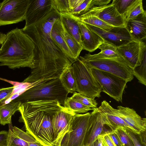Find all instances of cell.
Masks as SVG:
<instances>
[{
    "mask_svg": "<svg viewBox=\"0 0 146 146\" xmlns=\"http://www.w3.org/2000/svg\"><path fill=\"white\" fill-rule=\"evenodd\" d=\"M60 17L59 13L53 9L42 19L22 29L35 46L31 73L22 82H44L59 78L72 64L51 36L52 26Z\"/></svg>",
    "mask_w": 146,
    "mask_h": 146,
    "instance_id": "obj_1",
    "label": "cell"
},
{
    "mask_svg": "<svg viewBox=\"0 0 146 146\" xmlns=\"http://www.w3.org/2000/svg\"><path fill=\"white\" fill-rule=\"evenodd\" d=\"M63 106L55 100H40L21 104L19 120L26 132L42 146H54L52 126L53 117Z\"/></svg>",
    "mask_w": 146,
    "mask_h": 146,
    "instance_id": "obj_2",
    "label": "cell"
},
{
    "mask_svg": "<svg viewBox=\"0 0 146 146\" xmlns=\"http://www.w3.org/2000/svg\"><path fill=\"white\" fill-rule=\"evenodd\" d=\"M34 45L31 39L18 28L6 34L0 48V66L13 69L25 67L32 68Z\"/></svg>",
    "mask_w": 146,
    "mask_h": 146,
    "instance_id": "obj_3",
    "label": "cell"
},
{
    "mask_svg": "<svg viewBox=\"0 0 146 146\" xmlns=\"http://www.w3.org/2000/svg\"><path fill=\"white\" fill-rule=\"evenodd\" d=\"M68 93L59 78L32 87L13 100L21 104L40 100H55L64 106Z\"/></svg>",
    "mask_w": 146,
    "mask_h": 146,
    "instance_id": "obj_4",
    "label": "cell"
},
{
    "mask_svg": "<svg viewBox=\"0 0 146 146\" xmlns=\"http://www.w3.org/2000/svg\"><path fill=\"white\" fill-rule=\"evenodd\" d=\"M72 66L76 80V91L89 98L100 97L102 88L93 76L91 68L79 58Z\"/></svg>",
    "mask_w": 146,
    "mask_h": 146,
    "instance_id": "obj_5",
    "label": "cell"
},
{
    "mask_svg": "<svg viewBox=\"0 0 146 146\" xmlns=\"http://www.w3.org/2000/svg\"><path fill=\"white\" fill-rule=\"evenodd\" d=\"M79 59L90 68L96 69L115 75L128 82L133 78L132 69L121 57L117 59L91 58L85 55L79 56Z\"/></svg>",
    "mask_w": 146,
    "mask_h": 146,
    "instance_id": "obj_6",
    "label": "cell"
},
{
    "mask_svg": "<svg viewBox=\"0 0 146 146\" xmlns=\"http://www.w3.org/2000/svg\"><path fill=\"white\" fill-rule=\"evenodd\" d=\"M90 113H76L72 119L69 131L64 136L60 146H84Z\"/></svg>",
    "mask_w": 146,
    "mask_h": 146,
    "instance_id": "obj_7",
    "label": "cell"
},
{
    "mask_svg": "<svg viewBox=\"0 0 146 146\" xmlns=\"http://www.w3.org/2000/svg\"><path fill=\"white\" fill-rule=\"evenodd\" d=\"M93 75L101 86L102 92L117 102H122L126 84V80L115 75L91 68Z\"/></svg>",
    "mask_w": 146,
    "mask_h": 146,
    "instance_id": "obj_8",
    "label": "cell"
},
{
    "mask_svg": "<svg viewBox=\"0 0 146 146\" xmlns=\"http://www.w3.org/2000/svg\"><path fill=\"white\" fill-rule=\"evenodd\" d=\"M29 0H4L0 3V26L25 20Z\"/></svg>",
    "mask_w": 146,
    "mask_h": 146,
    "instance_id": "obj_9",
    "label": "cell"
},
{
    "mask_svg": "<svg viewBox=\"0 0 146 146\" xmlns=\"http://www.w3.org/2000/svg\"><path fill=\"white\" fill-rule=\"evenodd\" d=\"M146 49L145 42L137 40L117 48L119 55L132 69L141 64Z\"/></svg>",
    "mask_w": 146,
    "mask_h": 146,
    "instance_id": "obj_10",
    "label": "cell"
},
{
    "mask_svg": "<svg viewBox=\"0 0 146 146\" xmlns=\"http://www.w3.org/2000/svg\"><path fill=\"white\" fill-rule=\"evenodd\" d=\"M85 24L99 35L103 39L104 43L112 45L116 48L135 40L126 27H115L111 31H107L89 25Z\"/></svg>",
    "mask_w": 146,
    "mask_h": 146,
    "instance_id": "obj_11",
    "label": "cell"
},
{
    "mask_svg": "<svg viewBox=\"0 0 146 146\" xmlns=\"http://www.w3.org/2000/svg\"><path fill=\"white\" fill-rule=\"evenodd\" d=\"M76 114L63 106L57 111L54 115L52 120V126L54 146H60L62 139L69 131L70 122Z\"/></svg>",
    "mask_w": 146,
    "mask_h": 146,
    "instance_id": "obj_12",
    "label": "cell"
},
{
    "mask_svg": "<svg viewBox=\"0 0 146 146\" xmlns=\"http://www.w3.org/2000/svg\"><path fill=\"white\" fill-rule=\"evenodd\" d=\"M92 111L90 113L84 146H87L89 144L99 135H103L111 131L106 130L104 127L107 125L104 113L97 108H93Z\"/></svg>",
    "mask_w": 146,
    "mask_h": 146,
    "instance_id": "obj_13",
    "label": "cell"
},
{
    "mask_svg": "<svg viewBox=\"0 0 146 146\" xmlns=\"http://www.w3.org/2000/svg\"><path fill=\"white\" fill-rule=\"evenodd\" d=\"M83 15L94 16L113 27H126V22L123 16L119 13L112 3L92 9Z\"/></svg>",
    "mask_w": 146,
    "mask_h": 146,
    "instance_id": "obj_14",
    "label": "cell"
},
{
    "mask_svg": "<svg viewBox=\"0 0 146 146\" xmlns=\"http://www.w3.org/2000/svg\"><path fill=\"white\" fill-rule=\"evenodd\" d=\"M53 9L52 0H29L25 13V26L42 19Z\"/></svg>",
    "mask_w": 146,
    "mask_h": 146,
    "instance_id": "obj_15",
    "label": "cell"
},
{
    "mask_svg": "<svg viewBox=\"0 0 146 146\" xmlns=\"http://www.w3.org/2000/svg\"><path fill=\"white\" fill-rule=\"evenodd\" d=\"M117 111L119 116L136 134L146 131V119L142 118L133 109L127 107L118 106Z\"/></svg>",
    "mask_w": 146,
    "mask_h": 146,
    "instance_id": "obj_16",
    "label": "cell"
},
{
    "mask_svg": "<svg viewBox=\"0 0 146 146\" xmlns=\"http://www.w3.org/2000/svg\"><path fill=\"white\" fill-rule=\"evenodd\" d=\"M76 17L81 32V45L83 50L92 52L104 43L103 39L89 29L77 16Z\"/></svg>",
    "mask_w": 146,
    "mask_h": 146,
    "instance_id": "obj_17",
    "label": "cell"
},
{
    "mask_svg": "<svg viewBox=\"0 0 146 146\" xmlns=\"http://www.w3.org/2000/svg\"><path fill=\"white\" fill-rule=\"evenodd\" d=\"M98 108L105 114L107 125L112 131L118 127H121L130 130L136 134L134 130L119 116L117 109L112 107L106 101H102Z\"/></svg>",
    "mask_w": 146,
    "mask_h": 146,
    "instance_id": "obj_18",
    "label": "cell"
},
{
    "mask_svg": "<svg viewBox=\"0 0 146 146\" xmlns=\"http://www.w3.org/2000/svg\"><path fill=\"white\" fill-rule=\"evenodd\" d=\"M126 28L134 40L143 41L146 38V12L126 22Z\"/></svg>",
    "mask_w": 146,
    "mask_h": 146,
    "instance_id": "obj_19",
    "label": "cell"
},
{
    "mask_svg": "<svg viewBox=\"0 0 146 146\" xmlns=\"http://www.w3.org/2000/svg\"><path fill=\"white\" fill-rule=\"evenodd\" d=\"M62 22L60 17L54 22L51 32V37L55 43L72 64L76 60L70 50L61 33Z\"/></svg>",
    "mask_w": 146,
    "mask_h": 146,
    "instance_id": "obj_20",
    "label": "cell"
},
{
    "mask_svg": "<svg viewBox=\"0 0 146 146\" xmlns=\"http://www.w3.org/2000/svg\"><path fill=\"white\" fill-rule=\"evenodd\" d=\"M59 13L60 19L67 32L81 44V32L76 16L70 13Z\"/></svg>",
    "mask_w": 146,
    "mask_h": 146,
    "instance_id": "obj_21",
    "label": "cell"
},
{
    "mask_svg": "<svg viewBox=\"0 0 146 146\" xmlns=\"http://www.w3.org/2000/svg\"><path fill=\"white\" fill-rule=\"evenodd\" d=\"M8 146H28L31 135L9 124Z\"/></svg>",
    "mask_w": 146,
    "mask_h": 146,
    "instance_id": "obj_22",
    "label": "cell"
},
{
    "mask_svg": "<svg viewBox=\"0 0 146 146\" xmlns=\"http://www.w3.org/2000/svg\"><path fill=\"white\" fill-rule=\"evenodd\" d=\"M21 103L19 101L12 100L8 104L0 106V123L4 125L12 124V116L19 111Z\"/></svg>",
    "mask_w": 146,
    "mask_h": 146,
    "instance_id": "obj_23",
    "label": "cell"
},
{
    "mask_svg": "<svg viewBox=\"0 0 146 146\" xmlns=\"http://www.w3.org/2000/svg\"><path fill=\"white\" fill-rule=\"evenodd\" d=\"M98 48L101 50L99 53L94 54H91L89 53L84 55L90 58L93 59H117L121 57L118 53L117 48L110 44L104 43L100 45Z\"/></svg>",
    "mask_w": 146,
    "mask_h": 146,
    "instance_id": "obj_24",
    "label": "cell"
},
{
    "mask_svg": "<svg viewBox=\"0 0 146 146\" xmlns=\"http://www.w3.org/2000/svg\"><path fill=\"white\" fill-rule=\"evenodd\" d=\"M59 78L62 85L69 93H74L76 92V80L72 66L63 71Z\"/></svg>",
    "mask_w": 146,
    "mask_h": 146,
    "instance_id": "obj_25",
    "label": "cell"
},
{
    "mask_svg": "<svg viewBox=\"0 0 146 146\" xmlns=\"http://www.w3.org/2000/svg\"><path fill=\"white\" fill-rule=\"evenodd\" d=\"M61 33L68 46L77 60L83 50L82 45L68 33L62 23Z\"/></svg>",
    "mask_w": 146,
    "mask_h": 146,
    "instance_id": "obj_26",
    "label": "cell"
},
{
    "mask_svg": "<svg viewBox=\"0 0 146 146\" xmlns=\"http://www.w3.org/2000/svg\"><path fill=\"white\" fill-rule=\"evenodd\" d=\"M91 0H68L69 13L77 17L87 12Z\"/></svg>",
    "mask_w": 146,
    "mask_h": 146,
    "instance_id": "obj_27",
    "label": "cell"
},
{
    "mask_svg": "<svg viewBox=\"0 0 146 146\" xmlns=\"http://www.w3.org/2000/svg\"><path fill=\"white\" fill-rule=\"evenodd\" d=\"M81 21L107 31H110L115 27L111 26L100 19L91 15H83L78 17Z\"/></svg>",
    "mask_w": 146,
    "mask_h": 146,
    "instance_id": "obj_28",
    "label": "cell"
},
{
    "mask_svg": "<svg viewBox=\"0 0 146 146\" xmlns=\"http://www.w3.org/2000/svg\"><path fill=\"white\" fill-rule=\"evenodd\" d=\"M146 11L144 10L142 0H135L123 15L125 22L136 17Z\"/></svg>",
    "mask_w": 146,
    "mask_h": 146,
    "instance_id": "obj_29",
    "label": "cell"
},
{
    "mask_svg": "<svg viewBox=\"0 0 146 146\" xmlns=\"http://www.w3.org/2000/svg\"><path fill=\"white\" fill-rule=\"evenodd\" d=\"M64 107L77 114L86 113L93 110V108L86 106L71 97H67Z\"/></svg>",
    "mask_w": 146,
    "mask_h": 146,
    "instance_id": "obj_30",
    "label": "cell"
},
{
    "mask_svg": "<svg viewBox=\"0 0 146 146\" xmlns=\"http://www.w3.org/2000/svg\"><path fill=\"white\" fill-rule=\"evenodd\" d=\"M133 76L139 82L145 86L146 85V53L141 64L132 69Z\"/></svg>",
    "mask_w": 146,
    "mask_h": 146,
    "instance_id": "obj_31",
    "label": "cell"
},
{
    "mask_svg": "<svg viewBox=\"0 0 146 146\" xmlns=\"http://www.w3.org/2000/svg\"><path fill=\"white\" fill-rule=\"evenodd\" d=\"M71 98L89 108H97L98 103L95 99L87 97L76 92L73 93Z\"/></svg>",
    "mask_w": 146,
    "mask_h": 146,
    "instance_id": "obj_32",
    "label": "cell"
},
{
    "mask_svg": "<svg viewBox=\"0 0 146 146\" xmlns=\"http://www.w3.org/2000/svg\"><path fill=\"white\" fill-rule=\"evenodd\" d=\"M135 0H113L112 3L119 13L123 16L127 9Z\"/></svg>",
    "mask_w": 146,
    "mask_h": 146,
    "instance_id": "obj_33",
    "label": "cell"
},
{
    "mask_svg": "<svg viewBox=\"0 0 146 146\" xmlns=\"http://www.w3.org/2000/svg\"><path fill=\"white\" fill-rule=\"evenodd\" d=\"M125 129L119 127L113 131L117 135L123 146H134L130 138L126 133Z\"/></svg>",
    "mask_w": 146,
    "mask_h": 146,
    "instance_id": "obj_34",
    "label": "cell"
},
{
    "mask_svg": "<svg viewBox=\"0 0 146 146\" xmlns=\"http://www.w3.org/2000/svg\"><path fill=\"white\" fill-rule=\"evenodd\" d=\"M111 1V0H91L87 9V12L92 9L107 5Z\"/></svg>",
    "mask_w": 146,
    "mask_h": 146,
    "instance_id": "obj_35",
    "label": "cell"
},
{
    "mask_svg": "<svg viewBox=\"0 0 146 146\" xmlns=\"http://www.w3.org/2000/svg\"><path fill=\"white\" fill-rule=\"evenodd\" d=\"M14 88V86H12L0 88V103L3 100L11 95Z\"/></svg>",
    "mask_w": 146,
    "mask_h": 146,
    "instance_id": "obj_36",
    "label": "cell"
},
{
    "mask_svg": "<svg viewBox=\"0 0 146 146\" xmlns=\"http://www.w3.org/2000/svg\"><path fill=\"white\" fill-rule=\"evenodd\" d=\"M125 131L131 140L134 146H143L139 139L138 134L126 129H125Z\"/></svg>",
    "mask_w": 146,
    "mask_h": 146,
    "instance_id": "obj_37",
    "label": "cell"
},
{
    "mask_svg": "<svg viewBox=\"0 0 146 146\" xmlns=\"http://www.w3.org/2000/svg\"><path fill=\"white\" fill-rule=\"evenodd\" d=\"M8 131H0V146H8Z\"/></svg>",
    "mask_w": 146,
    "mask_h": 146,
    "instance_id": "obj_38",
    "label": "cell"
},
{
    "mask_svg": "<svg viewBox=\"0 0 146 146\" xmlns=\"http://www.w3.org/2000/svg\"><path fill=\"white\" fill-rule=\"evenodd\" d=\"M109 133L103 135L102 146H116L109 135Z\"/></svg>",
    "mask_w": 146,
    "mask_h": 146,
    "instance_id": "obj_39",
    "label": "cell"
},
{
    "mask_svg": "<svg viewBox=\"0 0 146 146\" xmlns=\"http://www.w3.org/2000/svg\"><path fill=\"white\" fill-rule=\"evenodd\" d=\"M109 134L116 146H123L119 137L113 131L110 132Z\"/></svg>",
    "mask_w": 146,
    "mask_h": 146,
    "instance_id": "obj_40",
    "label": "cell"
},
{
    "mask_svg": "<svg viewBox=\"0 0 146 146\" xmlns=\"http://www.w3.org/2000/svg\"><path fill=\"white\" fill-rule=\"evenodd\" d=\"M102 136L99 135L97 139L87 146H102Z\"/></svg>",
    "mask_w": 146,
    "mask_h": 146,
    "instance_id": "obj_41",
    "label": "cell"
},
{
    "mask_svg": "<svg viewBox=\"0 0 146 146\" xmlns=\"http://www.w3.org/2000/svg\"><path fill=\"white\" fill-rule=\"evenodd\" d=\"M28 143V146H42L31 135L29 138Z\"/></svg>",
    "mask_w": 146,
    "mask_h": 146,
    "instance_id": "obj_42",
    "label": "cell"
},
{
    "mask_svg": "<svg viewBox=\"0 0 146 146\" xmlns=\"http://www.w3.org/2000/svg\"><path fill=\"white\" fill-rule=\"evenodd\" d=\"M139 139L143 146H146V131L138 135Z\"/></svg>",
    "mask_w": 146,
    "mask_h": 146,
    "instance_id": "obj_43",
    "label": "cell"
},
{
    "mask_svg": "<svg viewBox=\"0 0 146 146\" xmlns=\"http://www.w3.org/2000/svg\"><path fill=\"white\" fill-rule=\"evenodd\" d=\"M6 37V35L0 32V42L2 44L4 42Z\"/></svg>",
    "mask_w": 146,
    "mask_h": 146,
    "instance_id": "obj_44",
    "label": "cell"
},
{
    "mask_svg": "<svg viewBox=\"0 0 146 146\" xmlns=\"http://www.w3.org/2000/svg\"><path fill=\"white\" fill-rule=\"evenodd\" d=\"M1 45V43L0 42V46Z\"/></svg>",
    "mask_w": 146,
    "mask_h": 146,
    "instance_id": "obj_45",
    "label": "cell"
}]
</instances>
